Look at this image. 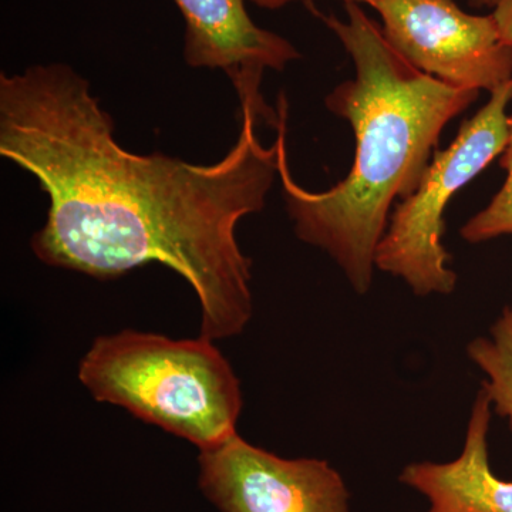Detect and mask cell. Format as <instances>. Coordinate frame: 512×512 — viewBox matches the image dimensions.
<instances>
[{
	"label": "cell",
	"mask_w": 512,
	"mask_h": 512,
	"mask_svg": "<svg viewBox=\"0 0 512 512\" xmlns=\"http://www.w3.org/2000/svg\"><path fill=\"white\" fill-rule=\"evenodd\" d=\"M238 97L237 143L201 165L124 150L89 80L67 64L0 74V154L50 200L32 238L37 258L99 279L168 266L200 301L202 338L239 335L252 318V262L235 231L265 207L279 147L258 136L262 121L275 119L259 89Z\"/></svg>",
	"instance_id": "1"
},
{
	"label": "cell",
	"mask_w": 512,
	"mask_h": 512,
	"mask_svg": "<svg viewBox=\"0 0 512 512\" xmlns=\"http://www.w3.org/2000/svg\"><path fill=\"white\" fill-rule=\"evenodd\" d=\"M345 9L346 20L318 15L355 63V79L340 83L325 100L330 113L355 131V163L348 177L328 191L302 188L289 171L285 101L279 103L275 127L279 175L296 235L325 251L350 286L365 295L394 201L417 191L444 128L480 92L420 72L357 3H345Z\"/></svg>",
	"instance_id": "2"
},
{
	"label": "cell",
	"mask_w": 512,
	"mask_h": 512,
	"mask_svg": "<svg viewBox=\"0 0 512 512\" xmlns=\"http://www.w3.org/2000/svg\"><path fill=\"white\" fill-rule=\"evenodd\" d=\"M79 379L97 402L123 407L201 451L237 434L241 384L212 340L123 330L100 336Z\"/></svg>",
	"instance_id": "3"
},
{
	"label": "cell",
	"mask_w": 512,
	"mask_h": 512,
	"mask_svg": "<svg viewBox=\"0 0 512 512\" xmlns=\"http://www.w3.org/2000/svg\"><path fill=\"white\" fill-rule=\"evenodd\" d=\"M512 79L491 93L476 116L464 121L456 140L433 161L417 191L400 202L376 251V268L403 279L414 295H450L457 275L443 245L444 211L451 198L504 153L510 136L507 109Z\"/></svg>",
	"instance_id": "4"
},
{
	"label": "cell",
	"mask_w": 512,
	"mask_h": 512,
	"mask_svg": "<svg viewBox=\"0 0 512 512\" xmlns=\"http://www.w3.org/2000/svg\"><path fill=\"white\" fill-rule=\"evenodd\" d=\"M383 35L420 72L457 89L493 93L512 79V47L493 15H470L454 0H380Z\"/></svg>",
	"instance_id": "5"
},
{
	"label": "cell",
	"mask_w": 512,
	"mask_h": 512,
	"mask_svg": "<svg viewBox=\"0 0 512 512\" xmlns=\"http://www.w3.org/2000/svg\"><path fill=\"white\" fill-rule=\"evenodd\" d=\"M198 463L202 493L221 512H350L345 481L325 460L278 457L235 434Z\"/></svg>",
	"instance_id": "6"
},
{
	"label": "cell",
	"mask_w": 512,
	"mask_h": 512,
	"mask_svg": "<svg viewBox=\"0 0 512 512\" xmlns=\"http://www.w3.org/2000/svg\"><path fill=\"white\" fill-rule=\"evenodd\" d=\"M185 22L184 59L194 69L224 70L235 90L261 84L301 59L285 37L255 25L245 0H174Z\"/></svg>",
	"instance_id": "7"
},
{
	"label": "cell",
	"mask_w": 512,
	"mask_h": 512,
	"mask_svg": "<svg viewBox=\"0 0 512 512\" xmlns=\"http://www.w3.org/2000/svg\"><path fill=\"white\" fill-rule=\"evenodd\" d=\"M493 404L478 392L468 420L466 443L451 463H414L399 480L430 501L427 512H512V481L494 476L488 454Z\"/></svg>",
	"instance_id": "8"
},
{
	"label": "cell",
	"mask_w": 512,
	"mask_h": 512,
	"mask_svg": "<svg viewBox=\"0 0 512 512\" xmlns=\"http://www.w3.org/2000/svg\"><path fill=\"white\" fill-rule=\"evenodd\" d=\"M467 355L485 376L481 389L494 412L507 419L512 431V305L505 306L488 336L468 343Z\"/></svg>",
	"instance_id": "9"
},
{
	"label": "cell",
	"mask_w": 512,
	"mask_h": 512,
	"mask_svg": "<svg viewBox=\"0 0 512 512\" xmlns=\"http://www.w3.org/2000/svg\"><path fill=\"white\" fill-rule=\"evenodd\" d=\"M500 164L507 171L503 187L483 211L470 218L460 229L461 237L470 244H481L504 235H512V116L510 136L504 153L501 154Z\"/></svg>",
	"instance_id": "10"
},
{
	"label": "cell",
	"mask_w": 512,
	"mask_h": 512,
	"mask_svg": "<svg viewBox=\"0 0 512 512\" xmlns=\"http://www.w3.org/2000/svg\"><path fill=\"white\" fill-rule=\"evenodd\" d=\"M493 6V18L498 32L508 46L512 47V0H487Z\"/></svg>",
	"instance_id": "11"
},
{
	"label": "cell",
	"mask_w": 512,
	"mask_h": 512,
	"mask_svg": "<svg viewBox=\"0 0 512 512\" xmlns=\"http://www.w3.org/2000/svg\"><path fill=\"white\" fill-rule=\"evenodd\" d=\"M249 2L255 3L259 8L271 10L284 8V6L293 2H305L312 8V0H249Z\"/></svg>",
	"instance_id": "12"
},
{
	"label": "cell",
	"mask_w": 512,
	"mask_h": 512,
	"mask_svg": "<svg viewBox=\"0 0 512 512\" xmlns=\"http://www.w3.org/2000/svg\"><path fill=\"white\" fill-rule=\"evenodd\" d=\"M350 2L357 3V5H359V3H366V5L372 6V8H376L377 3H379L380 0H345V3Z\"/></svg>",
	"instance_id": "13"
}]
</instances>
